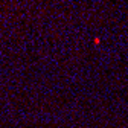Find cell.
Returning <instances> with one entry per match:
<instances>
[{"label":"cell","mask_w":128,"mask_h":128,"mask_svg":"<svg viewBox=\"0 0 128 128\" xmlns=\"http://www.w3.org/2000/svg\"><path fill=\"white\" fill-rule=\"evenodd\" d=\"M93 43H95L96 46H99L101 44V38L99 37H95V38H93Z\"/></svg>","instance_id":"1"}]
</instances>
